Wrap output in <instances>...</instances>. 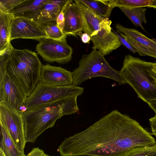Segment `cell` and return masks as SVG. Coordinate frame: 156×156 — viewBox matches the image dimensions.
I'll list each match as a JSON object with an SVG mask.
<instances>
[{
  "label": "cell",
  "mask_w": 156,
  "mask_h": 156,
  "mask_svg": "<svg viewBox=\"0 0 156 156\" xmlns=\"http://www.w3.org/2000/svg\"><path fill=\"white\" fill-rule=\"evenodd\" d=\"M154 41H156V39H154V38H153V39Z\"/></svg>",
  "instance_id": "cell-37"
},
{
  "label": "cell",
  "mask_w": 156,
  "mask_h": 156,
  "mask_svg": "<svg viewBox=\"0 0 156 156\" xmlns=\"http://www.w3.org/2000/svg\"><path fill=\"white\" fill-rule=\"evenodd\" d=\"M152 66L153 69L156 71V61L153 63Z\"/></svg>",
  "instance_id": "cell-34"
},
{
  "label": "cell",
  "mask_w": 156,
  "mask_h": 156,
  "mask_svg": "<svg viewBox=\"0 0 156 156\" xmlns=\"http://www.w3.org/2000/svg\"><path fill=\"white\" fill-rule=\"evenodd\" d=\"M47 0H23L8 13L14 18L23 17L34 20L40 15L41 9Z\"/></svg>",
  "instance_id": "cell-14"
},
{
  "label": "cell",
  "mask_w": 156,
  "mask_h": 156,
  "mask_svg": "<svg viewBox=\"0 0 156 156\" xmlns=\"http://www.w3.org/2000/svg\"><path fill=\"white\" fill-rule=\"evenodd\" d=\"M27 98L6 73L0 80V102L19 112Z\"/></svg>",
  "instance_id": "cell-11"
},
{
  "label": "cell",
  "mask_w": 156,
  "mask_h": 156,
  "mask_svg": "<svg viewBox=\"0 0 156 156\" xmlns=\"http://www.w3.org/2000/svg\"><path fill=\"white\" fill-rule=\"evenodd\" d=\"M150 74L151 76L154 79L156 83V71L154 70L153 69L150 71Z\"/></svg>",
  "instance_id": "cell-32"
},
{
  "label": "cell",
  "mask_w": 156,
  "mask_h": 156,
  "mask_svg": "<svg viewBox=\"0 0 156 156\" xmlns=\"http://www.w3.org/2000/svg\"><path fill=\"white\" fill-rule=\"evenodd\" d=\"M56 21L58 27L63 32L65 21V19L63 11H62L59 14L57 17Z\"/></svg>",
  "instance_id": "cell-27"
},
{
  "label": "cell",
  "mask_w": 156,
  "mask_h": 156,
  "mask_svg": "<svg viewBox=\"0 0 156 156\" xmlns=\"http://www.w3.org/2000/svg\"><path fill=\"white\" fill-rule=\"evenodd\" d=\"M74 1L80 11L83 24L82 31L90 37L93 49L98 50L105 56L122 45L118 37L112 30L111 20L96 14L78 0Z\"/></svg>",
  "instance_id": "cell-4"
},
{
  "label": "cell",
  "mask_w": 156,
  "mask_h": 156,
  "mask_svg": "<svg viewBox=\"0 0 156 156\" xmlns=\"http://www.w3.org/2000/svg\"><path fill=\"white\" fill-rule=\"evenodd\" d=\"M65 21L63 32L66 35L76 37L82 31L83 24L80 9L74 0L70 3L63 11Z\"/></svg>",
  "instance_id": "cell-13"
},
{
  "label": "cell",
  "mask_w": 156,
  "mask_h": 156,
  "mask_svg": "<svg viewBox=\"0 0 156 156\" xmlns=\"http://www.w3.org/2000/svg\"><path fill=\"white\" fill-rule=\"evenodd\" d=\"M23 0H0V12L8 13Z\"/></svg>",
  "instance_id": "cell-25"
},
{
  "label": "cell",
  "mask_w": 156,
  "mask_h": 156,
  "mask_svg": "<svg viewBox=\"0 0 156 156\" xmlns=\"http://www.w3.org/2000/svg\"><path fill=\"white\" fill-rule=\"evenodd\" d=\"M45 156H51L49 155H48L47 154H46Z\"/></svg>",
  "instance_id": "cell-36"
},
{
  "label": "cell",
  "mask_w": 156,
  "mask_h": 156,
  "mask_svg": "<svg viewBox=\"0 0 156 156\" xmlns=\"http://www.w3.org/2000/svg\"><path fill=\"white\" fill-rule=\"evenodd\" d=\"M42 64L37 54L27 49L7 50L6 72L28 97L40 80Z\"/></svg>",
  "instance_id": "cell-3"
},
{
  "label": "cell",
  "mask_w": 156,
  "mask_h": 156,
  "mask_svg": "<svg viewBox=\"0 0 156 156\" xmlns=\"http://www.w3.org/2000/svg\"><path fill=\"white\" fill-rule=\"evenodd\" d=\"M153 63L128 54L125 56L119 71L126 83L147 104L156 100V83L150 74Z\"/></svg>",
  "instance_id": "cell-5"
},
{
  "label": "cell",
  "mask_w": 156,
  "mask_h": 156,
  "mask_svg": "<svg viewBox=\"0 0 156 156\" xmlns=\"http://www.w3.org/2000/svg\"><path fill=\"white\" fill-rule=\"evenodd\" d=\"M45 155L43 150L38 147H34L26 156H45Z\"/></svg>",
  "instance_id": "cell-28"
},
{
  "label": "cell",
  "mask_w": 156,
  "mask_h": 156,
  "mask_svg": "<svg viewBox=\"0 0 156 156\" xmlns=\"http://www.w3.org/2000/svg\"><path fill=\"white\" fill-rule=\"evenodd\" d=\"M156 142L136 121L115 110L65 139L58 150L62 156H122L132 148Z\"/></svg>",
  "instance_id": "cell-1"
},
{
  "label": "cell",
  "mask_w": 156,
  "mask_h": 156,
  "mask_svg": "<svg viewBox=\"0 0 156 156\" xmlns=\"http://www.w3.org/2000/svg\"><path fill=\"white\" fill-rule=\"evenodd\" d=\"M77 35L80 37L81 41L84 44L89 43L91 40L90 37L87 34L83 33L82 31L78 32Z\"/></svg>",
  "instance_id": "cell-30"
},
{
  "label": "cell",
  "mask_w": 156,
  "mask_h": 156,
  "mask_svg": "<svg viewBox=\"0 0 156 156\" xmlns=\"http://www.w3.org/2000/svg\"><path fill=\"white\" fill-rule=\"evenodd\" d=\"M84 88L73 84L56 86L44 84L40 81L31 94L27 98L19 112L21 113L38 106L68 98L78 96L82 94Z\"/></svg>",
  "instance_id": "cell-7"
},
{
  "label": "cell",
  "mask_w": 156,
  "mask_h": 156,
  "mask_svg": "<svg viewBox=\"0 0 156 156\" xmlns=\"http://www.w3.org/2000/svg\"><path fill=\"white\" fill-rule=\"evenodd\" d=\"M118 32L122 37L127 41L140 55L141 56H147L156 59V52H155L148 47L131 39L125 35L119 32Z\"/></svg>",
  "instance_id": "cell-24"
},
{
  "label": "cell",
  "mask_w": 156,
  "mask_h": 156,
  "mask_svg": "<svg viewBox=\"0 0 156 156\" xmlns=\"http://www.w3.org/2000/svg\"><path fill=\"white\" fill-rule=\"evenodd\" d=\"M155 113V115H156V100L152 101L147 104Z\"/></svg>",
  "instance_id": "cell-31"
},
{
  "label": "cell",
  "mask_w": 156,
  "mask_h": 156,
  "mask_svg": "<svg viewBox=\"0 0 156 156\" xmlns=\"http://www.w3.org/2000/svg\"><path fill=\"white\" fill-rule=\"evenodd\" d=\"M47 37L45 31L34 20L23 17L14 18L11 27V41L22 38L40 41Z\"/></svg>",
  "instance_id": "cell-10"
},
{
  "label": "cell",
  "mask_w": 156,
  "mask_h": 156,
  "mask_svg": "<svg viewBox=\"0 0 156 156\" xmlns=\"http://www.w3.org/2000/svg\"><path fill=\"white\" fill-rule=\"evenodd\" d=\"M72 72L73 84L77 86L88 79L99 76L114 80L119 85L126 84L120 71L112 67L105 56L95 49L89 54L82 55L78 66Z\"/></svg>",
  "instance_id": "cell-6"
},
{
  "label": "cell",
  "mask_w": 156,
  "mask_h": 156,
  "mask_svg": "<svg viewBox=\"0 0 156 156\" xmlns=\"http://www.w3.org/2000/svg\"><path fill=\"white\" fill-rule=\"evenodd\" d=\"M147 7L156 9V0H153L151 5Z\"/></svg>",
  "instance_id": "cell-33"
},
{
  "label": "cell",
  "mask_w": 156,
  "mask_h": 156,
  "mask_svg": "<svg viewBox=\"0 0 156 156\" xmlns=\"http://www.w3.org/2000/svg\"><path fill=\"white\" fill-rule=\"evenodd\" d=\"M151 134L156 137V115L151 118L149 120Z\"/></svg>",
  "instance_id": "cell-29"
},
{
  "label": "cell",
  "mask_w": 156,
  "mask_h": 156,
  "mask_svg": "<svg viewBox=\"0 0 156 156\" xmlns=\"http://www.w3.org/2000/svg\"><path fill=\"white\" fill-rule=\"evenodd\" d=\"M36 51L43 60L50 63L65 64L72 59L73 49L66 41L44 38L37 44Z\"/></svg>",
  "instance_id": "cell-9"
},
{
  "label": "cell",
  "mask_w": 156,
  "mask_h": 156,
  "mask_svg": "<svg viewBox=\"0 0 156 156\" xmlns=\"http://www.w3.org/2000/svg\"><path fill=\"white\" fill-rule=\"evenodd\" d=\"M12 15L0 12V55L3 54L12 45L10 43Z\"/></svg>",
  "instance_id": "cell-15"
},
{
  "label": "cell",
  "mask_w": 156,
  "mask_h": 156,
  "mask_svg": "<svg viewBox=\"0 0 156 156\" xmlns=\"http://www.w3.org/2000/svg\"><path fill=\"white\" fill-rule=\"evenodd\" d=\"M119 8L131 21L136 27H140L146 32L142 25V23H147L145 17L147 8H138L127 9L122 7Z\"/></svg>",
  "instance_id": "cell-21"
},
{
  "label": "cell",
  "mask_w": 156,
  "mask_h": 156,
  "mask_svg": "<svg viewBox=\"0 0 156 156\" xmlns=\"http://www.w3.org/2000/svg\"><path fill=\"white\" fill-rule=\"evenodd\" d=\"M40 81L56 86H70L73 84L72 72L60 67L42 64Z\"/></svg>",
  "instance_id": "cell-12"
},
{
  "label": "cell",
  "mask_w": 156,
  "mask_h": 156,
  "mask_svg": "<svg viewBox=\"0 0 156 156\" xmlns=\"http://www.w3.org/2000/svg\"><path fill=\"white\" fill-rule=\"evenodd\" d=\"M73 1L72 0H47L41 9L39 17L57 20L59 14L62 11H64L67 6Z\"/></svg>",
  "instance_id": "cell-17"
},
{
  "label": "cell",
  "mask_w": 156,
  "mask_h": 156,
  "mask_svg": "<svg viewBox=\"0 0 156 156\" xmlns=\"http://www.w3.org/2000/svg\"><path fill=\"white\" fill-rule=\"evenodd\" d=\"M122 156H156V142L151 145L132 148Z\"/></svg>",
  "instance_id": "cell-23"
},
{
  "label": "cell",
  "mask_w": 156,
  "mask_h": 156,
  "mask_svg": "<svg viewBox=\"0 0 156 156\" xmlns=\"http://www.w3.org/2000/svg\"><path fill=\"white\" fill-rule=\"evenodd\" d=\"M0 156H5L2 150L0 148Z\"/></svg>",
  "instance_id": "cell-35"
},
{
  "label": "cell",
  "mask_w": 156,
  "mask_h": 156,
  "mask_svg": "<svg viewBox=\"0 0 156 156\" xmlns=\"http://www.w3.org/2000/svg\"><path fill=\"white\" fill-rule=\"evenodd\" d=\"M112 30L118 37L121 44L124 46L131 52L135 54L136 52V51L128 43L127 41L124 38H123L122 37L119 33L116 31V30L115 31L112 28Z\"/></svg>",
  "instance_id": "cell-26"
},
{
  "label": "cell",
  "mask_w": 156,
  "mask_h": 156,
  "mask_svg": "<svg viewBox=\"0 0 156 156\" xmlns=\"http://www.w3.org/2000/svg\"><path fill=\"white\" fill-rule=\"evenodd\" d=\"M153 0H108L110 6L114 8L122 7L127 9L148 7Z\"/></svg>",
  "instance_id": "cell-22"
},
{
  "label": "cell",
  "mask_w": 156,
  "mask_h": 156,
  "mask_svg": "<svg viewBox=\"0 0 156 156\" xmlns=\"http://www.w3.org/2000/svg\"><path fill=\"white\" fill-rule=\"evenodd\" d=\"M98 15L105 18L110 16L113 8L109 4L108 0H78Z\"/></svg>",
  "instance_id": "cell-20"
},
{
  "label": "cell",
  "mask_w": 156,
  "mask_h": 156,
  "mask_svg": "<svg viewBox=\"0 0 156 156\" xmlns=\"http://www.w3.org/2000/svg\"><path fill=\"white\" fill-rule=\"evenodd\" d=\"M45 31L47 37L53 39L66 41V35L58 27L56 20L39 17L34 20Z\"/></svg>",
  "instance_id": "cell-18"
},
{
  "label": "cell",
  "mask_w": 156,
  "mask_h": 156,
  "mask_svg": "<svg viewBox=\"0 0 156 156\" xmlns=\"http://www.w3.org/2000/svg\"><path fill=\"white\" fill-rule=\"evenodd\" d=\"M1 139L0 148L5 156H26L16 147L6 129L0 122Z\"/></svg>",
  "instance_id": "cell-19"
},
{
  "label": "cell",
  "mask_w": 156,
  "mask_h": 156,
  "mask_svg": "<svg viewBox=\"0 0 156 156\" xmlns=\"http://www.w3.org/2000/svg\"><path fill=\"white\" fill-rule=\"evenodd\" d=\"M0 122L6 129L17 148L24 153L26 143L22 114L0 102Z\"/></svg>",
  "instance_id": "cell-8"
},
{
  "label": "cell",
  "mask_w": 156,
  "mask_h": 156,
  "mask_svg": "<svg viewBox=\"0 0 156 156\" xmlns=\"http://www.w3.org/2000/svg\"><path fill=\"white\" fill-rule=\"evenodd\" d=\"M115 27L117 31L156 52V41L153 39L149 38L136 29L126 27L119 23H116Z\"/></svg>",
  "instance_id": "cell-16"
},
{
  "label": "cell",
  "mask_w": 156,
  "mask_h": 156,
  "mask_svg": "<svg viewBox=\"0 0 156 156\" xmlns=\"http://www.w3.org/2000/svg\"><path fill=\"white\" fill-rule=\"evenodd\" d=\"M78 97L74 96L38 106L22 113L26 143H34L46 129L54 126L62 116L79 110Z\"/></svg>",
  "instance_id": "cell-2"
}]
</instances>
